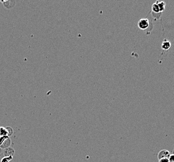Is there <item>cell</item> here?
I'll list each match as a JSON object with an SVG mask.
<instances>
[{"label":"cell","instance_id":"obj_1","mask_svg":"<svg viewBox=\"0 0 174 162\" xmlns=\"http://www.w3.org/2000/svg\"><path fill=\"white\" fill-rule=\"evenodd\" d=\"M138 27L142 30H145L149 26V21L147 18L140 19L137 23Z\"/></svg>","mask_w":174,"mask_h":162},{"label":"cell","instance_id":"obj_2","mask_svg":"<svg viewBox=\"0 0 174 162\" xmlns=\"http://www.w3.org/2000/svg\"><path fill=\"white\" fill-rule=\"evenodd\" d=\"M0 2L2 3L5 7L8 9L13 8L16 4L15 1H1Z\"/></svg>","mask_w":174,"mask_h":162},{"label":"cell","instance_id":"obj_3","mask_svg":"<svg viewBox=\"0 0 174 162\" xmlns=\"http://www.w3.org/2000/svg\"><path fill=\"white\" fill-rule=\"evenodd\" d=\"M170 47H171V42L167 40V39H165L162 44V46H161L162 49H163V50L168 51L169 49L170 48Z\"/></svg>","mask_w":174,"mask_h":162},{"label":"cell","instance_id":"obj_4","mask_svg":"<svg viewBox=\"0 0 174 162\" xmlns=\"http://www.w3.org/2000/svg\"><path fill=\"white\" fill-rule=\"evenodd\" d=\"M170 155V154L169 153V151L165 150H162L161 151H160V153H159V159L161 158H169Z\"/></svg>","mask_w":174,"mask_h":162},{"label":"cell","instance_id":"obj_5","mask_svg":"<svg viewBox=\"0 0 174 162\" xmlns=\"http://www.w3.org/2000/svg\"><path fill=\"white\" fill-rule=\"evenodd\" d=\"M156 4L158 5V7L159 8L160 13H162L164 11L165 9V3L163 1H156Z\"/></svg>","mask_w":174,"mask_h":162},{"label":"cell","instance_id":"obj_6","mask_svg":"<svg viewBox=\"0 0 174 162\" xmlns=\"http://www.w3.org/2000/svg\"><path fill=\"white\" fill-rule=\"evenodd\" d=\"M3 136H8V132L6 128L0 127V137Z\"/></svg>","mask_w":174,"mask_h":162},{"label":"cell","instance_id":"obj_7","mask_svg":"<svg viewBox=\"0 0 174 162\" xmlns=\"http://www.w3.org/2000/svg\"><path fill=\"white\" fill-rule=\"evenodd\" d=\"M152 10L153 13H160L158 5H157L155 3H153V4L152 6Z\"/></svg>","mask_w":174,"mask_h":162},{"label":"cell","instance_id":"obj_8","mask_svg":"<svg viewBox=\"0 0 174 162\" xmlns=\"http://www.w3.org/2000/svg\"><path fill=\"white\" fill-rule=\"evenodd\" d=\"M8 136H3L0 137V146H1L2 144L4 143V142L8 138Z\"/></svg>","mask_w":174,"mask_h":162},{"label":"cell","instance_id":"obj_9","mask_svg":"<svg viewBox=\"0 0 174 162\" xmlns=\"http://www.w3.org/2000/svg\"><path fill=\"white\" fill-rule=\"evenodd\" d=\"M6 130H7L8 132V136H11V135L13 134V130L12 129L11 127H6Z\"/></svg>","mask_w":174,"mask_h":162},{"label":"cell","instance_id":"obj_10","mask_svg":"<svg viewBox=\"0 0 174 162\" xmlns=\"http://www.w3.org/2000/svg\"><path fill=\"white\" fill-rule=\"evenodd\" d=\"M159 162H170L169 158H159Z\"/></svg>","mask_w":174,"mask_h":162},{"label":"cell","instance_id":"obj_11","mask_svg":"<svg viewBox=\"0 0 174 162\" xmlns=\"http://www.w3.org/2000/svg\"><path fill=\"white\" fill-rule=\"evenodd\" d=\"M169 159L170 160V162H174V154L170 155Z\"/></svg>","mask_w":174,"mask_h":162}]
</instances>
